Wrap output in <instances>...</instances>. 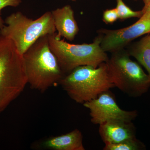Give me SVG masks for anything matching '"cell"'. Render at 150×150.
Returning <instances> with one entry per match:
<instances>
[{
	"label": "cell",
	"instance_id": "cell-7",
	"mask_svg": "<svg viewBox=\"0 0 150 150\" xmlns=\"http://www.w3.org/2000/svg\"><path fill=\"white\" fill-rule=\"evenodd\" d=\"M101 37L100 46L105 52L112 53L124 49L132 41L150 33V12H146L130 26L117 30L101 28L97 31Z\"/></svg>",
	"mask_w": 150,
	"mask_h": 150
},
{
	"label": "cell",
	"instance_id": "cell-13",
	"mask_svg": "<svg viewBox=\"0 0 150 150\" xmlns=\"http://www.w3.org/2000/svg\"><path fill=\"white\" fill-rule=\"evenodd\" d=\"M145 149L146 147L144 144L135 137L117 144H105L103 150H141Z\"/></svg>",
	"mask_w": 150,
	"mask_h": 150
},
{
	"label": "cell",
	"instance_id": "cell-12",
	"mask_svg": "<svg viewBox=\"0 0 150 150\" xmlns=\"http://www.w3.org/2000/svg\"><path fill=\"white\" fill-rule=\"evenodd\" d=\"M125 48L129 56L134 57L144 67L150 79V33L139 41L131 42Z\"/></svg>",
	"mask_w": 150,
	"mask_h": 150
},
{
	"label": "cell",
	"instance_id": "cell-4",
	"mask_svg": "<svg viewBox=\"0 0 150 150\" xmlns=\"http://www.w3.org/2000/svg\"><path fill=\"white\" fill-rule=\"evenodd\" d=\"M0 35L8 38L22 55L42 36L56 33L51 11L46 12L35 20L28 18L21 12L7 17Z\"/></svg>",
	"mask_w": 150,
	"mask_h": 150
},
{
	"label": "cell",
	"instance_id": "cell-3",
	"mask_svg": "<svg viewBox=\"0 0 150 150\" xmlns=\"http://www.w3.org/2000/svg\"><path fill=\"white\" fill-rule=\"evenodd\" d=\"M28 83L23 57L13 42L0 35V113Z\"/></svg>",
	"mask_w": 150,
	"mask_h": 150
},
{
	"label": "cell",
	"instance_id": "cell-19",
	"mask_svg": "<svg viewBox=\"0 0 150 150\" xmlns=\"http://www.w3.org/2000/svg\"><path fill=\"white\" fill-rule=\"evenodd\" d=\"M134 1H138V0H134Z\"/></svg>",
	"mask_w": 150,
	"mask_h": 150
},
{
	"label": "cell",
	"instance_id": "cell-2",
	"mask_svg": "<svg viewBox=\"0 0 150 150\" xmlns=\"http://www.w3.org/2000/svg\"><path fill=\"white\" fill-rule=\"evenodd\" d=\"M59 83L75 102L83 104L114 87L106 62L97 68L77 67L65 75Z\"/></svg>",
	"mask_w": 150,
	"mask_h": 150
},
{
	"label": "cell",
	"instance_id": "cell-8",
	"mask_svg": "<svg viewBox=\"0 0 150 150\" xmlns=\"http://www.w3.org/2000/svg\"><path fill=\"white\" fill-rule=\"evenodd\" d=\"M83 105L89 110L91 120L94 124L100 125L111 120L132 121L138 115L137 110L128 111L119 107L110 90Z\"/></svg>",
	"mask_w": 150,
	"mask_h": 150
},
{
	"label": "cell",
	"instance_id": "cell-14",
	"mask_svg": "<svg viewBox=\"0 0 150 150\" xmlns=\"http://www.w3.org/2000/svg\"><path fill=\"white\" fill-rule=\"evenodd\" d=\"M116 6L115 7L118 13L119 19L123 21L132 18H139L143 15L142 11L132 10L127 6L123 0H116Z\"/></svg>",
	"mask_w": 150,
	"mask_h": 150
},
{
	"label": "cell",
	"instance_id": "cell-1",
	"mask_svg": "<svg viewBox=\"0 0 150 150\" xmlns=\"http://www.w3.org/2000/svg\"><path fill=\"white\" fill-rule=\"evenodd\" d=\"M28 83L43 93L65 76L49 46L48 35L38 39L23 55Z\"/></svg>",
	"mask_w": 150,
	"mask_h": 150
},
{
	"label": "cell",
	"instance_id": "cell-18",
	"mask_svg": "<svg viewBox=\"0 0 150 150\" xmlns=\"http://www.w3.org/2000/svg\"><path fill=\"white\" fill-rule=\"evenodd\" d=\"M69 1H77V0H69Z\"/></svg>",
	"mask_w": 150,
	"mask_h": 150
},
{
	"label": "cell",
	"instance_id": "cell-11",
	"mask_svg": "<svg viewBox=\"0 0 150 150\" xmlns=\"http://www.w3.org/2000/svg\"><path fill=\"white\" fill-rule=\"evenodd\" d=\"M45 149L53 150H85L83 135L78 129L67 134L53 137L43 142Z\"/></svg>",
	"mask_w": 150,
	"mask_h": 150
},
{
	"label": "cell",
	"instance_id": "cell-17",
	"mask_svg": "<svg viewBox=\"0 0 150 150\" xmlns=\"http://www.w3.org/2000/svg\"><path fill=\"white\" fill-rule=\"evenodd\" d=\"M144 6L142 10L143 13L146 12H150V0H144Z\"/></svg>",
	"mask_w": 150,
	"mask_h": 150
},
{
	"label": "cell",
	"instance_id": "cell-9",
	"mask_svg": "<svg viewBox=\"0 0 150 150\" xmlns=\"http://www.w3.org/2000/svg\"><path fill=\"white\" fill-rule=\"evenodd\" d=\"M99 134L105 144H114L136 137L132 121L111 120L99 125Z\"/></svg>",
	"mask_w": 150,
	"mask_h": 150
},
{
	"label": "cell",
	"instance_id": "cell-6",
	"mask_svg": "<svg viewBox=\"0 0 150 150\" xmlns=\"http://www.w3.org/2000/svg\"><path fill=\"white\" fill-rule=\"evenodd\" d=\"M106 62L114 87L129 96L137 97L148 91L150 79L125 48L111 53Z\"/></svg>",
	"mask_w": 150,
	"mask_h": 150
},
{
	"label": "cell",
	"instance_id": "cell-5",
	"mask_svg": "<svg viewBox=\"0 0 150 150\" xmlns=\"http://www.w3.org/2000/svg\"><path fill=\"white\" fill-rule=\"evenodd\" d=\"M48 38L51 51L65 75L80 66L97 68L109 58L100 46L101 37L98 34L93 42L89 44H71L58 37L56 33L48 35Z\"/></svg>",
	"mask_w": 150,
	"mask_h": 150
},
{
	"label": "cell",
	"instance_id": "cell-16",
	"mask_svg": "<svg viewBox=\"0 0 150 150\" xmlns=\"http://www.w3.org/2000/svg\"><path fill=\"white\" fill-rule=\"evenodd\" d=\"M21 0H0V29L5 25L4 21L1 16V11L3 8L7 6L16 7L20 4Z\"/></svg>",
	"mask_w": 150,
	"mask_h": 150
},
{
	"label": "cell",
	"instance_id": "cell-10",
	"mask_svg": "<svg viewBox=\"0 0 150 150\" xmlns=\"http://www.w3.org/2000/svg\"><path fill=\"white\" fill-rule=\"evenodd\" d=\"M54 25L59 38H64L67 40H74L79 32V26L75 18L74 13L71 7L66 5L52 11Z\"/></svg>",
	"mask_w": 150,
	"mask_h": 150
},
{
	"label": "cell",
	"instance_id": "cell-15",
	"mask_svg": "<svg viewBox=\"0 0 150 150\" xmlns=\"http://www.w3.org/2000/svg\"><path fill=\"white\" fill-rule=\"evenodd\" d=\"M119 19L116 8L106 9L103 14V21L106 24H111Z\"/></svg>",
	"mask_w": 150,
	"mask_h": 150
}]
</instances>
